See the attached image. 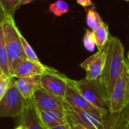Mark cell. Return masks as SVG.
Listing matches in <instances>:
<instances>
[{"mask_svg": "<svg viewBox=\"0 0 129 129\" xmlns=\"http://www.w3.org/2000/svg\"><path fill=\"white\" fill-rule=\"evenodd\" d=\"M106 51L105 64L98 80L105 87L110 98L113 87L127 63L125 58L124 46L117 37L110 36L106 45Z\"/></svg>", "mask_w": 129, "mask_h": 129, "instance_id": "1", "label": "cell"}, {"mask_svg": "<svg viewBox=\"0 0 129 129\" xmlns=\"http://www.w3.org/2000/svg\"><path fill=\"white\" fill-rule=\"evenodd\" d=\"M3 30L9 62V71L11 77L17 67L26 59L23 49L20 33L12 16L7 14L3 22Z\"/></svg>", "mask_w": 129, "mask_h": 129, "instance_id": "2", "label": "cell"}, {"mask_svg": "<svg viewBox=\"0 0 129 129\" xmlns=\"http://www.w3.org/2000/svg\"><path fill=\"white\" fill-rule=\"evenodd\" d=\"M77 91L94 107L110 113V97L105 87L98 79L88 80L85 78L80 80L70 79Z\"/></svg>", "mask_w": 129, "mask_h": 129, "instance_id": "3", "label": "cell"}, {"mask_svg": "<svg viewBox=\"0 0 129 129\" xmlns=\"http://www.w3.org/2000/svg\"><path fill=\"white\" fill-rule=\"evenodd\" d=\"M26 100L14 85V77L9 80L8 90L0 101V117H17L22 113Z\"/></svg>", "mask_w": 129, "mask_h": 129, "instance_id": "4", "label": "cell"}, {"mask_svg": "<svg viewBox=\"0 0 129 129\" xmlns=\"http://www.w3.org/2000/svg\"><path fill=\"white\" fill-rule=\"evenodd\" d=\"M63 109L70 125L79 124L88 129H110V122L107 120L105 122V118H101L79 110L65 101Z\"/></svg>", "mask_w": 129, "mask_h": 129, "instance_id": "5", "label": "cell"}, {"mask_svg": "<svg viewBox=\"0 0 129 129\" xmlns=\"http://www.w3.org/2000/svg\"><path fill=\"white\" fill-rule=\"evenodd\" d=\"M128 102L129 70L126 64L113 87L110 98V113L116 114L122 112Z\"/></svg>", "mask_w": 129, "mask_h": 129, "instance_id": "6", "label": "cell"}, {"mask_svg": "<svg viewBox=\"0 0 129 129\" xmlns=\"http://www.w3.org/2000/svg\"><path fill=\"white\" fill-rule=\"evenodd\" d=\"M68 79L65 75L51 67L47 73L41 76L42 88L48 92L64 100L68 85Z\"/></svg>", "mask_w": 129, "mask_h": 129, "instance_id": "7", "label": "cell"}, {"mask_svg": "<svg viewBox=\"0 0 129 129\" xmlns=\"http://www.w3.org/2000/svg\"><path fill=\"white\" fill-rule=\"evenodd\" d=\"M64 101L73 107L101 118H107L109 114L94 107L87 100H85L84 97L73 85L70 82V79H68V85L66 90Z\"/></svg>", "mask_w": 129, "mask_h": 129, "instance_id": "8", "label": "cell"}, {"mask_svg": "<svg viewBox=\"0 0 129 129\" xmlns=\"http://www.w3.org/2000/svg\"><path fill=\"white\" fill-rule=\"evenodd\" d=\"M106 57L107 51L105 46L103 49L98 50L95 54L88 57L80 64V67L86 73L85 79L94 80L99 78L104 70Z\"/></svg>", "mask_w": 129, "mask_h": 129, "instance_id": "9", "label": "cell"}, {"mask_svg": "<svg viewBox=\"0 0 129 129\" xmlns=\"http://www.w3.org/2000/svg\"><path fill=\"white\" fill-rule=\"evenodd\" d=\"M32 100L35 105L43 111L63 109L64 100L48 92L42 88L34 93Z\"/></svg>", "mask_w": 129, "mask_h": 129, "instance_id": "10", "label": "cell"}, {"mask_svg": "<svg viewBox=\"0 0 129 129\" xmlns=\"http://www.w3.org/2000/svg\"><path fill=\"white\" fill-rule=\"evenodd\" d=\"M37 116L45 129H51L60 125L67 124L64 109L43 111L39 110L34 104Z\"/></svg>", "mask_w": 129, "mask_h": 129, "instance_id": "11", "label": "cell"}, {"mask_svg": "<svg viewBox=\"0 0 129 129\" xmlns=\"http://www.w3.org/2000/svg\"><path fill=\"white\" fill-rule=\"evenodd\" d=\"M51 67L43 65L42 63H39L28 59L21 62L15 69L13 76L14 78L30 77L35 76H42L47 73Z\"/></svg>", "mask_w": 129, "mask_h": 129, "instance_id": "12", "label": "cell"}, {"mask_svg": "<svg viewBox=\"0 0 129 129\" xmlns=\"http://www.w3.org/2000/svg\"><path fill=\"white\" fill-rule=\"evenodd\" d=\"M14 85L23 98L25 100H29L33 98L37 90L42 88L41 76L16 78Z\"/></svg>", "mask_w": 129, "mask_h": 129, "instance_id": "13", "label": "cell"}, {"mask_svg": "<svg viewBox=\"0 0 129 129\" xmlns=\"http://www.w3.org/2000/svg\"><path fill=\"white\" fill-rule=\"evenodd\" d=\"M20 117V125L26 129H45L37 116L32 98L26 100L25 107Z\"/></svg>", "mask_w": 129, "mask_h": 129, "instance_id": "14", "label": "cell"}, {"mask_svg": "<svg viewBox=\"0 0 129 129\" xmlns=\"http://www.w3.org/2000/svg\"><path fill=\"white\" fill-rule=\"evenodd\" d=\"M0 68L3 74L8 77H11L9 71V62L2 23H0Z\"/></svg>", "mask_w": 129, "mask_h": 129, "instance_id": "15", "label": "cell"}, {"mask_svg": "<svg viewBox=\"0 0 129 129\" xmlns=\"http://www.w3.org/2000/svg\"><path fill=\"white\" fill-rule=\"evenodd\" d=\"M93 32L96 41V47L98 50L103 49L106 46L110 38L108 25L104 23L98 29Z\"/></svg>", "mask_w": 129, "mask_h": 129, "instance_id": "16", "label": "cell"}, {"mask_svg": "<svg viewBox=\"0 0 129 129\" xmlns=\"http://www.w3.org/2000/svg\"><path fill=\"white\" fill-rule=\"evenodd\" d=\"M104 22L100 14L94 9H89L86 14V23L93 31L98 29Z\"/></svg>", "mask_w": 129, "mask_h": 129, "instance_id": "17", "label": "cell"}, {"mask_svg": "<svg viewBox=\"0 0 129 129\" xmlns=\"http://www.w3.org/2000/svg\"><path fill=\"white\" fill-rule=\"evenodd\" d=\"M114 115L116 116L114 119L112 120V122L109 120L110 129H129L128 122L125 110Z\"/></svg>", "mask_w": 129, "mask_h": 129, "instance_id": "18", "label": "cell"}, {"mask_svg": "<svg viewBox=\"0 0 129 129\" xmlns=\"http://www.w3.org/2000/svg\"><path fill=\"white\" fill-rule=\"evenodd\" d=\"M49 12L56 17H60L70 11L69 5L63 0H57L49 5Z\"/></svg>", "mask_w": 129, "mask_h": 129, "instance_id": "19", "label": "cell"}, {"mask_svg": "<svg viewBox=\"0 0 129 129\" xmlns=\"http://www.w3.org/2000/svg\"><path fill=\"white\" fill-rule=\"evenodd\" d=\"M20 40H21L23 49V51H24L25 55L26 57V59L40 63L41 62H40L38 56L36 55V52L34 51V50L33 49V48L30 46V45L28 43V42L26 40V39L22 36L21 33H20Z\"/></svg>", "mask_w": 129, "mask_h": 129, "instance_id": "20", "label": "cell"}, {"mask_svg": "<svg viewBox=\"0 0 129 129\" xmlns=\"http://www.w3.org/2000/svg\"><path fill=\"white\" fill-rule=\"evenodd\" d=\"M0 5L6 14L13 17L15 11L20 5V0H0Z\"/></svg>", "mask_w": 129, "mask_h": 129, "instance_id": "21", "label": "cell"}, {"mask_svg": "<svg viewBox=\"0 0 129 129\" xmlns=\"http://www.w3.org/2000/svg\"><path fill=\"white\" fill-rule=\"evenodd\" d=\"M83 45L88 51H94L96 48V41L93 30L87 29L83 37Z\"/></svg>", "mask_w": 129, "mask_h": 129, "instance_id": "22", "label": "cell"}, {"mask_svg": "<svg viewBox=\"0 0 129 129\" xmlns=\"http://www.w3.org/2000/svg\"><path fill=\"white\" fill-rule=\"evenodd\" d=\"M11 78V77H8L3 73L2 74L0 77V101L4 97V95L5 94L8 90V83H9V80Z\"/></svg>", "mask_w": 129, "mask_h": 129, "instance_id": "23", "label": "cell"}, {"mask_svg": "<svg viewBox=\"0 0 129 129\" xmlns=\"http://www.w3.org/2000/svg\"><path fill=\"white\" fill-rule=\"evenodd\" d=\"M76 2L78 4H79L83 8H87V7L93 5L91 0H76Z\"/></svg>", "mask_w": 129, "mask_h": 129, "instance_id": "24", "label": "cell"}, {"mask_svg": "<svg viewBox=\"0 0 129 129\" xmlns=\"http://www.w3.org/2000/svg\"><path fill=\"white\" fill-rule=\"evenodd\" d=\"M51 129H70V125L67 123L64 125H60L55 126Z\"/></svg>", "mask_w": 129, "mask_h": 129, "instance_id": "25", "label": "cell"}, {"mask_svg": "<svg viewBox=\"0 0 129 129\" xmlns=\"http://www.w3.org/2000/svg\"><path fill=\"white\" fill-rule=\"evenodd\" d=\"M6 15L7 14L5 13V11H3V9H2V6L0 5V23H2L3 22V20H4L5 17H6Z\"/></svg>", "mask_w": 129, "mask_h": 129, "instance_id": "26", "label": "cell"}, {"mask_svg": "<svg viewBox=\"0 0 129 129\" xmlns=\"http://www.w3.org/2000/svg\"><path fill=\"white\" fill-rule=\"evenodd\" d=\"M70 129H88V128H86L85 127H84V126H83V125H82L76 124V125H70Z\"/></svg>", "mask_w": 129, "mask_h": 129, "instance_id": "27", "label": "cell"}, {"mask_svg": "<svg viewBox=\"0 0 129 129\" xmlns=\"http://www.w3.org/2000/svg\"><path fill=\"white\" fill-rule=\"evenodd\" d=\"M125 114H126V117H127V119H128V122L129 125V102L128 104V105L125 107Z\"/></svg>", "mask_w": 129, "mask_h": 129, "instance_id": "28", "label": "cell"}, {"mask_svg": "<svg viewBox=\"0 0 129 129\" xmlns=\"http://www.w3.org/2000/svg\"><path fill=\"white\" fill-rule=\"evenodd\" d=\"M33 1H35V0H20V5H23L30 3Z\"/></svg>", "mask_w": 129, "mask_h": 129, "instance_id": "29", "label": "cell"}, {"mask_svg": "<svg viewBox=\"0 0 129 129\" xmlns=\"http://www.w3.org/2000/svg\"><path fill=\"white\" fill-rule=\"evenodd\" d=\"M126 63H127L128 68V70H129V51H128V60L126 61Z\"/></svg>", "mask_w": 129, "mask_h": 129, "instance_id": "30", "label": "cell"}, {"mask_svg": "<svg viewBox=\"0 0 129 129\" xmlns=\"http://www.w3.org/2000/svg\"><path fill=\"white\" fill-rule=\"evenodd\" d=\"M15 129H26V128H24V127H23V126H21V125H19L17 128H16Z\"/></svg>", "mask_w": 129, "mask_h": 129, "instance_id": "31", "label": "cell"}, {"mask_svg": "<svg viewBox=\"0 0 129 129\" xmlns=\"http://www.w3.org/2000/svg\"><path fill=\"white\" fill-rule=\"evenodd\" d=\"M2 70H1V68H0V77H1V76H2Z\"/></svg>", "mask_w": 129, "mask_h": 129, "instance_id": "32", "label": "cell"}, {"mask_svg": "<svg viewBox=\"0 0 129 129\" xmlns=\"http://www.w3.org/2000/svg\"><path fill=\"white\" fill-rule=\"evenodd\" d=\"M125 1H127V2H129V0H125Z\"/></svg>", "mask_w": 129, "mask_h": 129, "instance_id": "33", "label": "cell"}, {"mask_svg": "<svg viewBox=\"0 0 129 129\" xmlns=\"http://www.w3.org/2000/svg\"><path fill=\"white\" fill-rule=\"evenodd\" d=\"M124 110H125V109H124Z\"/></svg>", "mask_w": 129, "mask_h": 129, "instance_id": "34", "label": "cell"}]
</instances>
